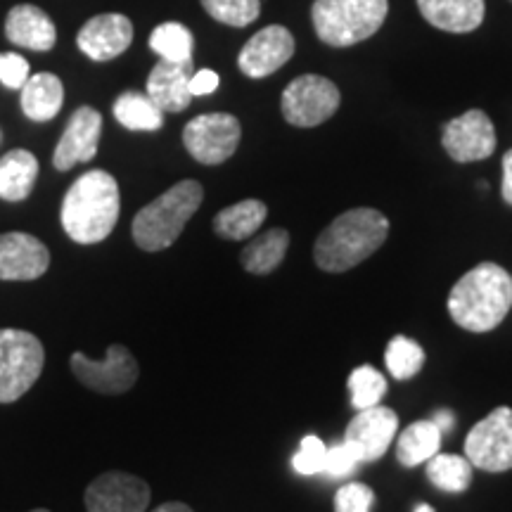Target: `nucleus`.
I'll use <instances>...</instances> for the list:
<instances>
[{
  "label": "nucleus",
  "mask_w": 512,
  "mask_h": 512,
  "mask_svg": "<svg viewBox=\"0 0 512 512\" xmlns=\"http://www.w3.org/2000/svg\"><path fill=\"white\" fill-rule=\"evenodd\" d=\"M121 211L119 183L102 169L76 178L62 202V228L79 245H98L110 238Z\"/></svg>",
  "instance_id": "nucleus-1"
},
{
  "label": "nucleus",
  "mask_w": 512,
  "mask_h": 512,
  "mask_svg": "<svg viewBox=\"0 0 512 512\" xmlns=\"http://www.w3.org/2000/svg\"><path fill=\"white\" fill-rule=\"evenodd\" d=\"M512 309V275L484 261L467 271L448 294L453 323L467 332H491Z\"/></svg>",
  "instance_id": "nucleus-2"
},
{
  "label": "nucleus",
  "mask_w": 512,
  "mask_h": 512,
  "mask_svg": "<svg viewBox=\"0 0 512 512\" xmlns=\"http://www.w3.org/2000/svg\"><path fill=\"white\" fill-rule=\"evenodd\" d=\"M389 238V221L370 207L339 214L313 245V259L320 271L344 273L370 259Z\"/></svg>",
  "instance_id": "nucleus-3"
},
{
  "label": "nucleus",
  "mask_w": 512,
  "mask_h": 512,
  "mask_svg": "<svg viewBox=\"0 0 512 512\" xmlns=\"http://www.w3.org/2000/svg\"><path fill=\"white\" fill-rule=\"evenodd\" d=\"M204 200V188L197 181H181L143 207L133 219L131 233L143 252H162L181 238L185 223Z\"/></svg>",
  "instance_id": "nucleus-4"
},
{
  "label": "nucleus",
  "mask_w": 512,
  "mask_h": 512,
  "mask_svg": "<svg viewBox=\"0 0 512 512\" xmlns=\"http://www.w3.org/2000/svg\"><path fill=\"white\" fill-rule=\"evenodd\" d=\"M389 0H316L313 29L332 48H349L375 36L387 19Z\"/></svg>",
  "instance_id": "nucleus-5"
},
{
  "label": "nucleus",
  "mask_w": 512,
  "mask_h": 512,
  "mask_svg": "<svg viewBox=\"0 0 512 512\" xmlns=\"http://www.w3.org/2000/svg\"><path fill=\"white\" fill-rule=\"evenodd\" d=\"M46 351L27 330H0V403L22 399L43 373Z\"/></svg>",
  "instance_id": "nucleus-6"
},
{
  "label": "nucleus",
  "mask_w": 512,
  "mask_h": 512,
  "mask_svg": "<svg viewBox=\"0 0 512 512\" xmlns=\"http://www.w3.org/2000/svg\"><path fill=\"white\" fill-rule=\"evenodd\" d=\"M339 88L318 74L297 76L283 93V117L297 128H313L328 121L339 110Z\"/></svg>",
  "instance_id": "nucleus-7"
},
{
  "label": "nucleus",
  "mask_w": 512,
  "mask_h": 512,
  "mask_svg": "<svg viewBox=\"0 0 512 512\" xmlns=\"http://www.w3.org/2000/svg\"><path fill=\"white\" fill-rule=\"evenodd\" d=\"M465 458L484 472L512 470V408L498 406L465 437Z\"/></svg>",
  "instance_id": "nucleus-8"
},
{
  "label": "nucleus",
  "mask_w": 512,
  "mask_h": 512,
  "mask_svg": "<svg viewBox=\"0 0 512 512\" xmlns=\"http://www.w3.org/2000/svg\"><path fill=\"white\" fill-rule=\"evenodd\" d=\"M242 126L233 114H200L183 128V145L200 164L216 166L230 159L238 150Z\"/></svg>",
  "instance_id": "nucleus-9"
},
{
  "label": "nucleus",
  "mask_w": 512,
  "mask_h": 512,
  "mask_svg": "<svg viewBox=\"0 0 512 512\" xmlns=\"http://www.w3.org/2000/svg\"><path fill=\"white\" fill-rule=\"evenodd\" d=\"M69 366H72V373L79 377L83 387L110 396L128 392L138 382L140 375L138 361L124 344H112L102 361H93V358L76 351L69 358Z\"/></svg>",
  "instance_id": "nucleus-10"
},
{
  "label": "nucleus",
  "mask_w": 512,
  "mask_h": 512,
  "mask_svg": "<svg viewBox=\"0 0 512 512\" xmlns=\"http://www.w3.org/2000/svg\"><path fill=\"white\" fill-rule=\"evenodd\" d=\"M441 143L448 157L458 164L482 162L496 150V128L489 114L482 110H470L451 119L441 133Z\"/></svg>",
  "instance_id": "nucleus-11"
},
{
  "label": "nucleus",
  "mask_w": 512,
  "mask_h": 512,
  "mask_svg": "<svg viewBox=\"0 0 512 512\" xmlns=\"http://www.w3.org/2000/svg\"><path fill=\"white\" fill-rule=\"evenodd\" d=\"M152 491L145 479L128 472H105L86 489L88 512H145Z\"/></svg>",
  "instance_id": "nucleus-12"
},
{
  "label": "nucleus",
  "mask_w": 512,
  "mask_h": 512,
  "mask_svg": "<svg viewBox=\"0 0 512 512\" xmlns=\"http://www.w3.org/2000/svg\"><path fill=\"white\" fill-rule=\"evenodd\" d=\"M396 432H399V415L387 406H373L354 415L344 432V441L354 448L361 463H375L392 446Z\"/></svg>",
  "instance_id": "nucleus-13"
},
{
  "label": "nucleus",
  "mask_w": 512,
  "mask_h": 512,
  "mask_svg": "<svg viewBox=\"0 0 512 512\" xmlns=\"http://www.w3.org/2000/svg\"><path fill=\"white\" fill-rule=\"evenodd\" d=\"M294 55V38L280 24H271L249 38L238 55L240 72L249 79H264L278 72Z\"/></svg>",
  "instance_id": "nucleus-14"
},
{
  "label": "nucleus",
  "mask_w": 512,
  "mask_h": 512,
  "mask_svg": "<svg viewBox=\"0 0 512 512\" xmlns=\"http://www.w3.org/2000/svg\"><path fill=\"white\" fill-rule=\"evenodd\" d=\"M102 133V117L93 107H79L64 128L60 143L55 147L53 164L57 171H69L76 164L91 162L98 155Z\"/></svg>",
  "instance_id": "nucleus-15"
},
{
  "label": "nucleus",
  "mask_w": 512,
  "mask_h": 512,
  "mask_svg": "<svg viewBox=\"0 0 512 512\" xmlns=\"http://www.w3.org/2000/svg\"><path fill=\"white\" fill-rule=\"evenodd\" d=\"M133 41V24L126 15L107 12V15L91 17L83 24L76 43L86 57L95 62H107L126 53Z\"/></svg>",
  "instance_id": "nucleus-16"
},
{
  "label": "nucleus",
  "mask_w": 512,
  "mask_h": 512,
  "mask_svg": "<svg viewBox=\"0 0 512 512\" xmlns=\"http://www.w3.org/2000/svg\"><path fill=\"white\" fill-rule=\"evenodd\" d=\"M48 266V247L34 235H0V280H36L48 271Z\"/></svg>",
  "instance_id": "nucleus-17"
},
{
  "label": "nucleus",
  "mask_w": 512,
  "mask_h": 512,
  "mask_svg": "<svg viewBox=\"0 0 512 512\" xmlns=\"http://www.w3.org/2000/svg\"><path fill=\"white\" fill-rule=\"evenodd\" d=\"M190 76L192 64H178L159 60L147 76V95L164 114L188 110L192 102L190 93Z\"/></svg>",
  "instance_id": "nucleus-18"
},
{
  "label": "nucleus",
  "mask_w": 512,
  "mask_h": 512,
  "mask_svg": "<svg viewBox=\"0 0 512 512\" xmlns=\"http://www.w3.org/2000/svg\"><path fill=\"white\" fill-rule=\"evenodd\" d=\"M5 36L15 46L38 50V53H46L57 41L53 19L41 8H36V5H17V8H12L8 12V19H5Z\"/></svg>",
  "instance_id": "nucleus-19"
},
{
  "label": "nucleus",
  "mask_w": 512,
  "mask_h": 512,
  "mask_svg": "<svg viewBox=\"0 0 512 512\" xmlns=\"http://www.w3.org/2000/svg\"><path fill=\"white\" fill-rule=\"evenodd\" d=\"M422 17L448 34H470L484 22V0H418Z\"/></svg>",
  "instance_id": "nucleus-20"
},
{
  "label": "nucleus",
  "mask_w": 512,
  "mask_h": 512,
  "mask_svg": "<svg viewBox=\"0 0 512 512\" xmlns=\"http://www.w3.org/2000/svg\"><path fill=\"white\" fill-rule=\"evenodd\" d=\"M19 91H22V112L31 121H50L62 110L64 86L55 74L41 72L29 76Z\"/></svg>",
  "instance_id": "nucleus-21"
},
{
  "label": "nucleus",
  "mask_w": 512,
  "mask_h": 512,
  "mask_svg": "<svg viewBox=\"0 0 512 512\" xmlns=\"http://www.w3.org/2000/svg\"><path fill=\"white\" fill-rule=\"evenodd\" d=\"M38 159L29 150H10L0 159V200L22 202L34 190Z\"/></svg>",
  "instance_id": "nucleus-22"
},
{
  "label": "nucleus",
  "mask_w": 512,
  "mask_h": 512,
  "mask_svg": "<svg viewBox=\"0 0 512 512\" xmlns=\"http://www.w3.org/2000/svg\"><path fill=\"white\" fill-rule=\"evenodd\" d=\"M287 247H290V233L285 228H271L256 238H249V245L242 249L240 261L247 273L268 275L283 264Z\"/></svg>",
  "instance_id": "nucleus-23"
},
{
  "label": "nucleus",
  "mask_w": 512,
  "mask_h": 512,
  "mask_svg": "<svg viewBox=\"0 0 512 512\" xmlns=\"http://www.w3.org/2000/svg\"><path fill=\"white\" fill-rule=\"evenodd\" d=\"M268 207L261 200H242L221 209L214 219V233L223 240H249L264 226Z\"/></svg>",
  "instance_id": "nucleus-24"
},
{
  "label": "nucleus",
  "mask_w": 512,
  "mask_h": 512,
  "mask_svg": "<svg viewBox=\"0 0 512 512\" xmlns=\"http://www.w3.org/2000/svg\"><path fill=\"white\" fill-rule=\"evenodd\" d=\"M444 434L432 420H418L408 425L396 441V460L403 467H418L437 456Z\"/></svg>",
  "instance_id": "nucleus-25"
},
{
  "label": "nucleus",
  "mask_w": 512,
  "mask_h": 512,
  "mask_svg": "<svg viewBox=\"0 0 512 512\" xmlns=\"http://www.w3.org/2000/svg\"><path fill=\"white\" fill-rule=\"evenodd\" d=\"M114 119L128 131H159L164 126V112L147 93H121L112 107Z\"/></svg>",
  "instance_id": "nucleus-26"
},
{
  "label": "nucleus",
  "mask_w": 512,
  "mask_h": 512,
  "mask_svg": "<svg viewBox=\"0 0 512 512\" xmlns=\"http://www.w3.org/2000/svg\"><path fill=\"white\" fill-rule=\"evenodd\" d=\"M472 467L465 456H453V453H437L427 460V479L446 494H463L472 484Z\"/></svg>",
  "instance_id": "nucleus-27"
},
{
  "label": "nucleus",
  "mask_w": 512,
  "mask_h": 512,
  "mask_svg": "<svg viewBox=\"0 0 512 512\" xmlns=\"http://www.w3.org/2000/svg\"><path fill=\"white\" fill-rule=\"evenodd\" d=\"M192 46L190 29L178 22L159 24L150 36V48L166 62L192 64Z\"/></svg>",
  "instance_id": "nucleus-28"
},
{
  "label": "nucleus",
  "mask_w": 512,
  "mask_h": 512,
  "mask_svg": "<svg viewBox=\"0 0 512 512\" xmlns=\"http://www.w3.org/2000/svg\"><path fill=\"white\" fill-rule=\"evenodd\" d=\"M384 366L394 380H413L425 366V351L415 339L396 335L384 351Z\"/></svg>",
  "instance_id": "nucleus-29"
},
{
  "label": "nucleus",
  "mask_w": 512,
  "mask_h": 512,
  "mask_svg": "<svg viewBox=\"0 0 512 512\" xmlns=\"http://www.w3.org/2000/svg\"><path fill=\"white\" fill-rule=\"evenodd\" d=\"M349 394L351 406L356 411H366V408L380 406V401L387 396V380L380 370L373 366H358L349 375Z\"/></svg>",
  "instance_id": "nucleus-30"
},
{
  "label": "nucleus",
  "mask_w": 512,
  "mask_h": 512,
  "mask_svg": "<svg viewBox=\"0 0 512 512\" xmlns=\"http://www.w3.org/2000/svg\"><path fill=\"white\" fill-rule=\"evenodd\" d=\"M202 8L216 22L242 29L259 17L261 0H202Z\"/></svg>",
  "instance_id": "nucleus-31"
},
{
  "label": "nucleus",
  "mask_w": 512,
  "mask_h": 512,
  "mask_svg": "<svg viewBox=\"0 0 512 512\" xmlns=\"http://www.w3.org/2000/svg\"><path fill=\"white\" fill-rule=\"evenodd\" d=\"M325 453H328V448H325V444L316 437V434L304 437L302 444H299V451L294 453V458H292L294 472H297V475H304V477L323 475Z\"/></svg>",
  "instance_id": "nucleus-32"
},
{
  "label": "nucleus",
  "mask_w": 512,
  "mask_h": 512,
  "mask_svg": "<svg viewBox=\"0 0 512 512\" xmlns=\"http://www.w3.org/2000/svg\"><path fill=\"white\" fill-rule=\"evenodd\" d=\"M375 503V491L368 484L349 482L335 494V512H370Z\"/></svg>",
  "instance_id": "nucleus-33"
},
{
  "label": "nucleus",
  "mask_w": 512,
  "mask_h": 512,
  "mask_svg": "<svg viewBox=\"0 0 512 512\" xmlns=\"http://www.w3.org/2000/svg\"><path fill=\"white\" fill-rule=\"evenodd\" d=\"M358 465H361V460H358L356 451L347 444V441H342V444H335L328 448V453H325L323 472L332 479H342V477L354 475Z\"/></svg>",
  "instance_id": "nucleus-34"
},
{
  "label": "nucleus",
  "mask_w": 512,
  "mask_h": 512,
  "mask_svg": "<svg viewBox=\"0 0 512 512\" xmlns=\"http://www.w3.org/2000/svg\"><path fill=\"white\" fill-rule=\"evenodd\" d=\"M29 62L17 53H0V83L12 91H19L29 79Z\"/></svg>",
  "instance_id": "nucleus-35"
},
{
  "label": "nucleus",
  "mask_w": 512,
  "mask_h": 512,
  "mask_svg": "<svg viewBox=\"0 0 512 512\" xmlns=\"http://www.w3.org/2000/svg\"><path fill=\"white\" fill-rule=\"evenodd\" d=\"M219 88V74L211 72V69H200L190 76V93L195 95H209Z\"/></svg>",
  "instance_id": "nucleus-36"
},
{
  "label": "nucleus",
  "mask_w": 512,
  "mask_h": 512,
  "mask_svg": "<svg viewBox=\"0 0 512 512\" xmlns=\"http://www.w3.org/2000/svg\"><path fill=\"white\" fill-rule=\"evenodd\" d=\"M501 195L505 204L512 207V150L505 152L503 157V185H501Z\"/></svg>",
  "instance_id": "nucleus-37"
},
{
  "label": "nucleus",
  "mask_w": 512,
  "mask_h": 512,
  "mask_svg": "<svg viewBox=\"0 0 512 512\" xmlns=\"http://www.w3.org/2000/svg\"><path fill=\"white\" fill-rule=\"evenodd\" d=\"M432 422L439 427L441 434H446V432H451L453 422H456V415H453L451 411H446V408H441V411L432 415Z\"/></svg>",
  "instance_id": "nucleus-38"
},
{
  "label": "nucleus",
  "mask_w": 512,
  "mask_h": 512,
  "mask_svg": "<svg viewBox=\"0 0 512 512\" xmlns=\"http://www.w3.org/2000/svg\"><path fill=\"white\" fill-rule=\"evenodd\" d=\"M152 512H192L188 505L185 503H178V501H171V503H164V505H159L157 510H152Z\"/></svg>",
  "instance_id": "nucleus-39"
},
{
  "label": "nucleus",
  "mask_w": 512,
  "mask_h": 512,
  "mask_svg": "<svg viewBox=\"0 0 512 512\" xmlns=\"http://www.w3.org/2000/svg\"><path fill=\"white\" fill-rule=\"evenodd\" d=\"M415 512H434V508H432V505L422 503V505H418V508H415Z\"/></svg>",
  "instance_id": "nucleus-40"
},
{
  "label": "nucleus",
  "mask_w": 512,
  "mask_h": 512,
  "mask_svg": "<svg viewBox=\"0 0 512 512\" xmlns=\"http://www.w3.org/2000/svg\"><path fill=\"white\" fill-rule=\"evenodd\" d=\"M31 512H50V510H43V508H38V510H31Z\"/></svg>",
  "instance_id": "nucleus-41"
},
{
  "label": "nucleus",
  "mask_w": 512,
  "mask_h": 512,
  "mask_svg": "<svg viewBox=\"0 0 512 512\" xmlns=\"http://www.w3.org/2000/svg\"><path fill=\"white\" fill-rule=\"evenodd\" d=\"M0 140H3V133H0Z\"/></svg>",
  "instance_id": "nucleus-42"
}]
</instances>
